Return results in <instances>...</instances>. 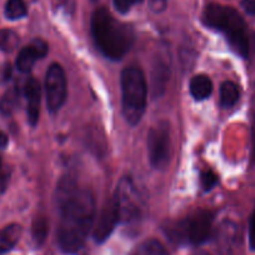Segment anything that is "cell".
<instances>
[{"label":"cell","instance_id":"52a82bcc","mask_svg":"<svg viewBox=\"0 0 255 255\" xmlns=\"http://www.w3.org/2000/svg\"><path fill=\"white\" fill-rule=\"evenodd\" d=\"M170 129L166 122H159L149 130L148 153L153 168L163 170L170 159Z\"/></svg>","mask_w":255,"mask_h":255},{"label":"cell","instance_id":"5b68a950","mask_svg":"<svg viewBox=\"0 0 255 255\" xmlns=\"http://www.w3.org/2000/svg\"><path fill=\"white\" fill-rule=\"evenodd\" d=\"M214 215L209 210H199L170 227V233L178 242L200 245L207 242L212 234Z\"/></svg>","mask_w":255,"mask_h":255},{"label":"cell","instance_id":"f546056e","mask_svg":"<svg viewBox=\"0 0 255 255\" xmlns=\"http://www.w3.org/2000/svg\"><path fill=\"white\" fill-rule=\"evenodd\" d=\"M193 255H210V254H209V253L204 252V250H200V252L194 253V254H193Z\"/></svg>","mask_w":255,"mask_h":255},{"label":"cell","instance_id":"277c9868","mask_svg":"<svg viewBox=\"0 0 255 255\" xmlns=\"http://www.w3.org/2000/svg\"><path fill=\"white\" fill-rule=\"evenodd\" d=\"M123 93V114L130 125H136L143 118L146 108L145 75L138 67L125 68L120 78Z\"/></svg>","mask_w":255,"mask_h":255},{"label":"cell","instance_id":"d4e9b609","mask_svg":"<svg viewBox=\"0 0 255 255\" xmlns=\"http://www.w3.org/2000/svg\"><path fill=\"white\" fill-rule=\"evenodd\" d=\"M9 178H10V170L9 169H1L0 170V193H3L5 190Z\"/></svg>","mask_w":255,"mask_h":255},{"label":"cell","instance_id":"7c38bea8","mask_svg":"<svg viewBox=\"0 0 255 255\" xmlns=\"http://www.w3.org/2000/svg\"><path fill=\"white\" fill-rule=\"evenodd\" d=\"M24 94L26 98L28 122L31 127H35L39 122L41 100V88L38 80L34 79V78H29L25 83V87H24Z\"/></svg>","mask_w":255,"mask_h":255},{"label":"cell","instance_id":"6da1fadb","mask_svg":"<svg viewBox=\"0 0 255 255\" xmlns=\"http://www.w3.org/2000/svg\"><path fill=\"white\" fill-rule=\"evenodd\" d=\"M60 213L58 245L61 252L77 254L85 244L95 218V199L92 191L79 188L74 179L64 176L56 189Z\"/></svg>","mask_w":255,"mask_h":255},{"label":"cell","instance_id":"ffe728a7","mask_svg":"<svg viewBox=\"0 0 255 255\" xmlns=\"http://www.w3.org/2000/svg\"><path fill=\"white\" fill-rule=\"evenodd\" d=\"M19 36L13 30L8 29H0V50L13 51L18 46Z\"/></svg>","mask_w":255,"mask_h":255},{"label":"cell","instance_id":"30bf717a","mask_svg":"<svg viewBox=\"0 0 255 255\" xmlns=\"http://www.w3.org/2000/svg\"><path fill=\"white\" fill-rule=\"evenodd\" d=\"M170 77V58L166 54H159L154 60L151 70V94L160 98L165 93L166 84Z\"/></svg>","mask_w":255,"mask_h":255},{"label":"cell","instance_id":"e0dca14e","mask_svg":"<svg viewBox=\"0 0 255 255\" xmlns=\"http://www.w3.org/2000/svg\"><path fill=\"white\" fill-rule=\"evenodd\" d=\"M49 225L45 217H36L31 225V237L36 247H41L48 237Z\"/></svg>","mask_w":255,"mask_h":255},{"label":"cell","instance_id":"4fadbf2b","mask_svg":"<svg viewBox=\"0 0 255 255\" xmlns=\"http://www.w3.org/2000/svg\"><path fill=\"white\" fill-rule=\"evenodd\" d=\"M189 90L195 100H204L210 97L213 92V83L209 77L204 74L195 75L191 78L190 84H189Z\"/></svg>","mask_w":255,"mask_h":255},{"label":"cell","instance_id":"7a4b0ae2","mask_svg":"<svg viewBox=\"0 0 255 255\" xmlns=\"http://www.w3.org/2000/svg\"><path fill=\"white\" fill-rule=\"evenodd\" d=\"M92 34L98 49L112 60H120L135 40L133 28L115 20L104 8L97 9L93 14Z\"/></svg>","mask_w":255,"mask_h":255},{"label":"cell","instance_id":"4dcf8cb0","mask_svg":"<svg viewBox=\"0 0 255 255\" xmlns=\"http://www.w3.org/2000/svg\"><path fill=\"white\" fill-rule=\"evenodd\" d=\"M3 169V161H1V158H0V170Z\"/></svg>","mask_w":255,"mask_h":255},{"label":"cell","instance_id":"9c48e42d","mask_svg":"<svg viewBox=\"0 0 255 255\" xmlns=\"http://www.w3.org/2000/svg\"><path fill=\"white\" fill-rule=\"evenodd\" d=\"M120 222V213L115 195L110 198L109 202L103 208L97 225L94 228V239L97 243H103L109 238L115 225Z\"/></svg>","mask_w":255,"mask_h":255},{"label":"cell","instance_id":"8992f818","mask_svg":"<svg viewBox=\"0 0 255 255\" xmlns=\"http://www.w3.org/2000/svg\"><path fill=\"white\" fill-rule=\"evenodd\" d=\"M120 213V222L131 223L140 219L143 214V199L138 188L130 178L124 176L114 193Z\"/></svg>","mask_w":255,"mask_h":255},{"label":"cell","instance_id":"484cf974","mask_svg":"<svg viewBox=\"0 0 255 255\" xmlns=\"http://www.w3.org/2000/svg\"><path fill=\"white\" fill-rule=\"evenodd\" d=\"M242 6L248 14L255 15V0H242Z\"/></svg>","mask_w":255,"mask_h":255},{"label":"cell","instance_id":"4316f807","mask_svg":"<svg viewBox=\"0 0 255 255\" xmlns=\"http://www.w3.org/2000/svg\"><path fill=\"white\" fill-rule=\"evenodd\" d=\"M10 77H11V67L9 65V64H6L5 67L3 68V70H1V75H0V78H1L3 82H6V80L10 79Z\"/></svg>","mask_w":255,"mask_h":255},{"label":"cell","instance_id":"7402d4cb","mask_svg":"<svg viewBox=\"0 0 255 255\" xmlns=\"http://www.w3.org/2000/svg\"><path fill=\"white\" fill-rule=\"evenodd\" d=\"M113 3H114L115 9L122 14L128 13L134 4L133 0H113Z\"/></svg>","mask_w":255,"mask_h":255},{"label":"cell","instance_id":"3957f363","mask_svg":"<svg viewBox=\"0 0 255 255\" xmlns=\"http://www.w3.org/2000/svg\"><path fill=\"white\" fill-rule=\"evenodd\" d=\"M203 19L208 26L225 34L235 53L243 58H247L249 54L247 24L235 9L218 5V4H210L205 9Z\"/></svg>","mask_w":255,"mask_h":255},{"label":"cell","instance_id":"9a60e30c","mask_svg":"<svg viewBox=\"0 0 255 255\" xmlns=\"http://www.w3.org/2000/svg\"><path fill=\"white\" fill-rule=\"evenodd\" d=\"M19 100H20V92H19L18 85L6 90L0 99V114L4 117L13 114L18 108Z\"/></svg>","mask_w":255,"mask_h":255},{"label":"cell","instance_id":"2e32d148","mask_svg":"<svg viewBox=\"0 0 255 255\" xmlns=\"http://www.w3.org/2000/svg\"><path fill=\"white\" fill-rule=\"evenodd\" d=\"M239 100V89L233 82L223 83L220 87V105L223 108H232Z\"/></svg>","mask_w":255,"mask_h":255},{"label":"cell","instance_id":"d6986e66","mask_svg":"<svg viewBox=\"0 0 255 255\" xmlns=\"http://www.w3.org/2000/svg\"><path fill=\"white\" fill-rule=\"evenodd\" d=\"M26 4L24 0H8L5 5V16L10 20L21 19L26 15Z\"/></svg>","mask_w":255,"mask_h":255},{"label":"cell","instance_id":"83f0119b","mask_svg":"<svg viewBox=\"0 0 255 255\" xmlns=\"http://www.w3.org/2000/svg\"><path fill=\"white\" fill-rule=\"evenodd\" d=\"M9 143V139H8V135H6L5 133H3V131H0V149H4L6 145H8Z\"/></svg>","mask_w":255,"mask_h":255},{"label":"cell","instance_id":"44dd1931","mask_svg":"<svg viewBox=\"0 0 255 255\" xmlns=\"http://www.w3.org/2000/svg\"><path fill=\"white\" fill-rule=\"evenodd\" d=\"M219 181V178L215 173H213L212 170H205L203 171L202 175H200V183H202L203 189L205 191H209L214 188L215 185L218 184Z\"/></svg>","mask_w":255,"mask_h":255},{"label":"cell","instance_id":"cb8c5ba5","mask_svg":"<svg viewBox=\"0 0 255 255\" xmlns=\"http://www.w3.org/2000/svg\"><path fill=\"white\" fill-rule=\"evenodd\" d=\"M166 3H168V0H149L151 10L155 13H161L163 10H165Z\"/></svg>","mask_w":255,"mask_h":255},{"label":"cell","instance_id":"1f68e13d","mask_svg":"<svg viewBox=\"0 0 255 255\" xmlns=\"http://www.w3.org/2000/svg\"><path fill=\"white\" fill-rule=\"evenodd\" d=\"M140 1H141V0H133L134 4H135V3H140Z\"/></svg>","mask_w":255,"mask_h":255},{"label":"cell","instance_id":"603a6c76","mask_svg":"<svg viewBox=\"0 0 255 255\" xmlns=\"http://www.w3.org/2000/svg\"><path fill=\"white\" fill-rule=\"evenodd\" d=\"M249 245H250V249L255 250V209H254V212H253L252 218H250Z\"/></svg>","mask_w":255,"mask_h":255},{"label":"cell","instance_id":"ba28073f","mask_svg":"<svg viewBox=\"0 0 255 255\" xmlns=\"http://www.w3.org/2000/svg\"><path fill=\"white\" fill-rule=\"evenodd\" d=\"M45 92L49 110L58 112L67 99V77L59 64H51L46 72Z\"/></svg>","mask_w":255,"mask_h":255},{"label":"cell","instance_id":"ac0fdd59","mask_svg":"<svg viewBox=\"0 0 255 255\" xmlns=\"http://www.w3.org/2000/svg\"><path fill=\"white\" fill-rule=\"evenodd\" d=\"M133 255H169V253L160 242L150 239L139 245Z\"/></svg>","mask_w":255,"mask_h":255},{"label":"cell","instance_id":"f1b7e54d","mask_svg":"<svg viewBox=\"0 0 255 255\" xmlns=\"http://www.w3.org/2000/svg\"><path fill=\"white\" fill-rule=\"evenodd\" d=\"M253 161L255 163V122L253 124V153H252Z\"/></svg>","mask_w":255,"mask_h":255},{"label":"cell","instance_id":"5bb4252c","mask_svg":"<svg viewBox=\"0 0 255 255\" xmlns=\"http://www.w3.org/2000/svg\"><path fill=\"white\" fill-rule=\"evenodd\" d=\"M21 237V227L19 224H10L0 230V255L13 249Z\"/></svg>","mask_w":255,"mask_h":255},{"label":"cell","instance_id":"8fae6325","mask_svg":"<svg viewBox=\"0 0 255 255\" xmlns=\"http://www.w3.org/2000/svg\"><path fill=\"white\" fill-rule=\"evenodd\" d=\"M48 53V44L43 39H34L29 45L24 46L16 58V68L21 73L30 72L38 59L44 58Z\"/></svg>","mask_w":255,"mask_h":255}]
</instances>
